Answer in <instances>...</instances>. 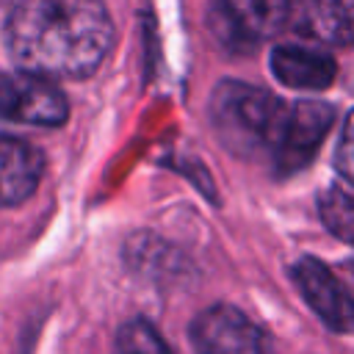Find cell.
<instances>
[{
  "mask_svg": "<svg viewBox=\"0 0 354 354\" xmlns=\"http://www.w3.org/2000/svg\"><path fill=\"white\" fill-rule=\"evenodd\" d=\"M196 354H268L260 326L238 307L213 304L191 324Z\"/></svg>",
  "mask_w": 354,
  "mask_h": 354,
  "instance_id": "8992f818",
  "label": "cell"
},
{
  "mask_svg": "<svg viewBox=\"0 0 354 354\" xmlns=\"http://www.w3.org/2000/svg\"><path fill=\"white\" fill-rule=\"evenodd\" d=\"M288 25L318 44L343 47L354 41V11L348 0H288Z\"/></svg>",
  "mask_w": 354,
  "mask_h": 354,
  "instance_id": "ba28073f",
  "label": "cell"
},
{
  "mask_svg": "<svg viewBox=\"0 0 354 354\" xmlns=\"http://www.w3.org/2000/svg\"><path fill=\"white\" fill-rule=\"evenodd\" d=\"M318 213L335 238L354 246V191L343 185H326L318 194Z\"/></svg>",
  "mask_w": 354,
  "mask_h": 354,
  "instance_id": "8fae6325",
  "label": "cell"
},
{
  "mask_svg": "<svg viewBox=\"0 0 354 354\" xmlns=\"http://www.w3.org/2000/svg\"><path fill=\"white\" fill-rule=\"evenodd\" d=\"M282 113L285 102L241 80H221L210 94L213 130L241 158H268Z\"/></svg>",
  "mask_w": 354,
  "mask_h": 354,
  "instance_id": "7a4b0ae2",
  "label": "cell"
},
{
  "mask_svg": "<svg viewBox=\"0 0 354 354\" xmlns=\"http://www.w3.org/2000/svg\"><path fill=\"white\" fill-rule=\"evenodd\" d=\"M116 354H171V348L149 321L133 318L116 332Z\"/></svg>",
  "mask_w": 354,
  "mask_h": 354,
  "instance_id": "7c38bea8",
  "label": "cell"
},
{
  "mask_svg": "<svg viewBox=\"0 0 354 354\" xmlns=\"http://www.w3.org/2000/svg\"><path fill=\"white\" fill-rule=\"evenodd\" d=\"M293 285L310 304V310L332 329L351 335L354 332V293L315 257H299L290 266Z\"/></svg>",
  "mask_w": 354,
  "mask_h": 354,
  "instance_id": "52a82bcc",
  "label": "cell"
},
{
  "mask_svg": "<svg viewBox=\"0 0 354 354\" xmlns=\"http://www.w3.org/2000/svg\"><path fill=\"white\" fill-rule=\"evenodd\" d=\"M0 116L19 124L58 127L69 116V102L44 75H0Z\"/></svg>",
  "mask_w": 354,
  "mask_h": 354,
  "instance_id": "5b68a950",
  "label": "cell"
},
{
  "mask_svg": "<svg viewBox=\"0 0 354 354\" xmlns=\"http://www.w3.org/2000/svg\"><path fill=\"white\" fill-rule=\"evenodd\" d=\"M113 25L100 0H14L6 47L22 72L86 77L108 55Z\"/></svg>",
  "mask_w": 354,
  "mask_h": 354,
  "instance_id": "6da1fadb",
  "label": "cell"
},
{
  "mask_svg": "<svg viewBox=\"0 0 354 354\" xmlns=\"http://www.w3.org/2000/svg\"><path fill=\"white\" fill-rule=\"evenodd\" d=\"M271 72L279 83L301 91H321L335 83L337 64L332 55L299 47V44H279L271 50Z\"/></svg>",
  "mask_w": 354,
  "mask_h": 354,
  "instance_id": "9c48e42d",
  "label": "cell"
},
{
  "mask_svg": "<svg viewBox=\"0 0 354 354\" xmlns=\"http://www.w3.org/2000/svg\"><path fill=\"white\" fill-rule=\"evenodd\" d=\"M335 163H337V171L348 183H354V111L343 122V130H340V138H337V149H335Z\"/></svg>",
  "mask_w": 354,
  "mask_h": 354,
  "instance_id": "4fadbf2b",
  "label": "cell"
},
{
  "mask_svg": "<svg viewBox=\"0 0 354 354\" xmlns=\"http://www.w3.org/2000/svg\"><path fill=\"white\" fill-rule=\"evenodd\" d=\"M44 174L41 152L14 136L0 133V205L25 202Z\"/></svg>",
  "mask_w": 354,
  "mask_h": 354,
  "instance_id": "30bf717a",
  "label": "cell"
},
{
  "mask_svg": "<svg viewBox=\"0 0 354 354\" xmlns=\"http://www.w3.org/2000/svg\"><path fill=\"white\" fill-rule=\"evenodd\" d=\"M207 25L227 50H252L288 25V0H210Z\"/></svg>",
  "mask_w": 354,
  "mask_h": 354,
  "instance_id": "277c9868",
  "label": "cell"
},
{
  "mask_svg": "<svg viewBox=\"0 0 354 354\" xmlns=\"http://www.w3.org/2000/svg\"><path fill=\"white\" fill-rule=\"evenodd\" d=\"M332 119H335L332 105L321 100H296L293 105H285L282 122L268 149L271 166L279 174H293L304 169L324 144Z\"/></svg>",
  "mask_w": 354,
  "mask_h": 354,
  "instance_id": "3957f363",
  "label": "cell"
}]
</instances>
